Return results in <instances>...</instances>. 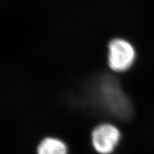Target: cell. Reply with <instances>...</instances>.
<instances>
[{"instance_id": "1", "label": "cell", "mask_w": 154, "mask_h": 154, "mask_svg": "<svg viewBox=\"0 0 154 154\" xmlns=\"http://www.w3.org/2000/svg\"><path fill=\"white\" fill-rule=\"evenodd\" d=\"M107 63L114 72H124L134 63L136 51L132 43L124 38H113L107 44Z\"/></svg>"}, {"instance_id": "2", "label": "cell", "mask_w": 154, "mask_h": 154, "mask_svg": "<svg viewBox=\"0 0 154 154\" xmlns=\"http://www.w3.org/2000/svg\"><path fill=\"white\" fill-rule=\"evenodd\" d=\"M121 138L119 128L111 123H101L91 132V146L99 154H112L119 146Z\"/></svg>"}, {"instance_id": "3", "label": "cell", "mask_w": 154, "mask_h": 154, "mask_svg": "<svg viewBox=\"0 0 154 154\" xmlns=\"http://www.w3.org/2000/svg\"><path fill=\"white\" fill-rule=\"evenodd\" d=\"M36 154H69L66 143L54 136L44 137L36 146Z\"/></svg>"}]
</instances>
